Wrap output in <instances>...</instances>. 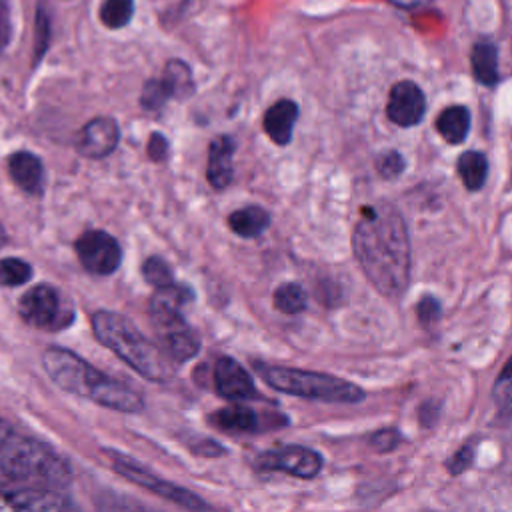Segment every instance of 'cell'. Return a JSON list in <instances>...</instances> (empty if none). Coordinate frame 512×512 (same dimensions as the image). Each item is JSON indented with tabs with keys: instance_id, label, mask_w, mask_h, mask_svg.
I'll list each match as a JSON object with an SVG mask.
<instances>
[{
	"instance_id": "cell-1",
	"label": "cell",
	"mask_w": 512,
	"mask_h": 512,
	"mask_svg": "<svg viewBox=\"0 0 512 512\" xmlns=\"http://www.w3.org/2000/svg\"><path fill=\"white\" fill-rule=\"evenodd\" d=\"M354 254L374 284L388 296H400L410 278V246L402 216L390 204L366 206L352 234Z\"/></svg>"
},
{
	"instance_id": "cell-2",
	"label": "cell",
	"mask_w": 512,
	"mask_h": 512,
	"mask_svg": "<svg viewBox=\"0 0 512 512\" xmlns=\"http://www.w3.org/2000/svg\"><path fill=\"white\" fill-rule=\"evenodd\" d=\"M70 480V466L58 452L0 418V486L58 492Z\"/></svg>"
},
{
	"instance_id": "cell-3",
	"label": "cell",
	"mask_w": 512,
	"mask_h": 512,
	"mask_svg": "<svg viewBox=\"0 0 512 512\" xmlns=\"http://www.w3.org/2000/svg\"><path fill=\"white\" fill-rule=\"evenodd\" d=\"M42 364L52 382L74 396L118 412H140L144 406V400L136 390L104 372H98L70 350L48 348L42 356Z\"/></svg>"
},
{
	"instance_id": "cell-4",
	"label": "cell",
	"mask_w": 512,
	"mask_h": 512,
	"mask_svg": "<svg viewBox=\"0 0 512 512\" xmlns=\"http://www.w3.org/2000/svg\"><path fill=\"white\" fill-rule=\"evenodd\" d=\"M92 330L96 338L110 348L120 360L146 380L164 382L172 376L170 358L152 344L126 316L98 310L92 314Z\"/></svg>"
},
{
	"instance_id": "cell-5",
	"label": "cell",
	"mask_w": 512,
	"mask_h": 512,
	"mask_svg": "<svg viewBox=\"0 0 512 512\" xmlns=\"http://www.w3.org/2000/svg\"><path fill=\"white\" fill-rule=\"evenodd\" d=\"M192 298L186 286L172 284L168 288L156 290L150 300V318L158 334L162 352L174 362H186L196 356L200 340L196 332L182 318V304Z\"/></svg>"
},
{
	"instance_id": "cell-6",
	"label": "cell",
	"mask_w": 512,
	"mask_h": 512,
	"mask_svg": "<svg viewBox=\"0 0 512 512\" xmlns=\"http://www.w3.org/2000/svg\"><path fill=\"white\" fill-rule=\"evenodd\" d=\"M258 374L272 388L300 398L324 402H360L364 398V390L358 388L356 384L322 372L258 364Z\"/></svg>"
},
{
	"instance_id": "cell-7",
	"label": "cell",
	"mask_w": 512,
	"mask_h": 512,
	"mask_svg": "<svg viewBox=\"0 0 512 512\" xmlns=\"http://www.w3.org/2000/svg\"><path fill=\"white\" fill-rule=\"evenodd\" d=\"M106 454L110 456L114 468L120 474H124L132 482L144 486L146 490H152V492L160 494L162 498H166V500H170V502H174V504H178V506H182L190 512H214L212 506L206 504L200 496H196V494H192V492H188V490H184V488H180V486H176L168 480H162V478L154 476L150 470H146L144 466H140L132 458H128L120 452H112V450H108Z\"/></svg>"
},
{
	"instance_id": "cell-8",
	"label": "cell",
	"mask_w": 512,
	"mask_h": 512,
	"mask_svg": "<svg viewBox=\"0 0 512 512\" xmlns=\"http://www.w3.org/2000/svg\"><path fill=\"white\" fill-rule=\"evenodd\" d=\"M20 316L26 324L42 330H60L70 324L72 310L64 304L60 292L48 284L30 288L20 300Z\"/></svg>"
},
{
	"instance_id": "cell-9",
	"label": "cell",
	"mask_w": 512,
	"mask_h": 512,
	"mask_svg": "<svg viewBox=\"0 0 512 512\" xmlns=\"http://www.w3.org/2000/svg\"><path fill=\"white\" fill-rule=\"evenodd\" d=\"M76 254L82 266L98 276L112 274L122 258L120 246L114 236L102 230H88L76 240Z\"/></svg>"
},
{
	"instance_id": "cell-10",
	"label": "cell",
	"mask_w": 512,
	"mask_h": 512,
	"mask_svg": "<svg viewBox=\"0 0 512 512\" xmlns=\"http://www.w3.org/2000/svg\"><path fill=\"white\" fill-rule=\"evenodd\" d=\"M0 512H76V508L54 490L0 486Z\"/></svg>"
},
{
	"instance_id": "cell-11",
	"label": "cell",
	"mask_w": 512,
	"mask_h": 512,
	"mask_svg": "<svg viewBox=\"0 0 512 512\" xmlns=\"http://www.w3.org/2000/svg\"><path fill=\"white\" fill-rule=\"evenodd\" d=\"M262 470L286 472L298 478H314L322 468V456L306 446H278L258 458Z\"/></svg>"
},
{
	"instance_id": "cell-12",
	"label": "cell",
	"mask_w": 512,
	"mask_h": 512,
	"mask_svg": "<svg viewBox=\"0 0 512 512\" xmlns=\"http://www.w3.org/2000/svg\"><path fill=\"white\" fill-rule=\"evenodd\" d=\"M426 112V98L418 84L402 80L392 86L388 96L386 114L398 126H414Z\"/></svg>"
},
{
	"instance_id": "cell-13",
	"label": "cell",
	"mask_w": 512,
	"mask_h": 512,
	"mask_svg": "<svg viewBox=\"0 0 512 512\" xmlns=\"http://www.w3.org/2000/svg\"><path fill=\"white\" fill-rule=\"evenodd\" d=\"M214 386L220 396L228 400H250L256 396V388L248 372L228 356H220L214 362Z\"/></svg>"
},
{
	"instance_id": "cell-14",
	"label": "cell",
	"mask_w": 512,
	"mask_h": 512,
	"mask_svg": "<svg viewBox=\"0 0 512 512\" xmlns=\"http://www.w3.org/2000/svg\"><path fill=\"white\" fill-rule=\"evenodd\" d=\"M118 138V126L112 118H94L80 130L76 148L82 156L104 158L116 148Z\"/></svg>"
},
{
	"instance_id": "cell-15",
	"label": "cell",
	"mask_w": 512,
	"mask_h": 512,
	"mask_svg": "<svg viewBox=\"0 0 512 512\" xmlns=\"http://www.w3.org/2000/svg\"><path fill=\"white\" fill-rule=\"evenodd\" d=\"M232 158H234V140L230 136H216L208 148V170H206L208 182L214 188H226L230 184L234 174Z\"/></svg>"
},
{
	"instance_id": "cell-16",
	"label": "cell",
	"mask_w": 512,
	"mask_h": 512,
	"mask_svg": "<svg viewBox=\"0 0 512 512\" xmlns=\"http://www.w3.org/2000/svg\"><path fill=\"white\" fill-rule=\"evenodd\" d=\"M298 118V106L292 100H278L264 114V130L276 144H288Z\"/></svg>"
},
{
	"instance_id": "cell-17",
	"label": "cell",
	"mask_w": 512,
	"mask_h": 512,
	"mask_svg": "<svg viewBox=\"0 0 512 512\" xmlns=\"http://www.w3.org/2000/svg\"><path fill=\"white\" fill-rule=\"evenodd\" d=\"M8 172L12 180L30 194L42 192V162L32 152H14L8 158Z\"/></svg>"
},
{
	"instance_id": "cell-18",
	"label": "cell",
	"mask_w": 512,
	"mask_h": 512,
	"mask_svg": "<svg viewBox=\"0 0 512 512\" xmlns=\"http://www.w3.org/2000/svg\"><path fill=\"white\" fill-rule=\"evenodd\" d=\"M212 424L224 432H254L258 428V416L246 406L232 404L214 412Z\"/></svg>"
},
{
	"instance_id": "cell-19",
	"label": "cell",
	"mask_w": 512,
	"mask_h": 512,
	"mask_svg": "<svg viewBox=\"0 0 512 512\" xmlns=\"http://www.w3.org/2000/svg\"><path fill=\"white\" fill-rule=\"evenodd\" d=\"M470 128V114L464 106H450L440 112L436 120V130L438 134L450 142V144H460Z\"/></svg>"
},
{
	"instance_id": "cell-20",
	"label": "cell",
	"mask_w": 512,
	"mask_h": 512,
	"mask_svg": "<svg viewBox=\"0 0 512 512\" xmlns=\"http://www.w3.org/2000/svg\"><path fill=\"white\" fill-rule=\"evenodd\" d=\"M270 224V216L266 210L258 208V206H246L240 210H234L228 216V226L244 238H254L258 234H262Z\"/></svg>"
},
{
	"instance_id": "cell-21",
	"label": "cell",
	"mask_w": 512,
	"mask_h": 512,
	"mask_svg": "<svg viewBox=\"0 0 512 512\" xmlns=\"http://www.w3.org/2000/svg\"><path fill=\"white\" fill-rule=\"evenodd\" d=\"M472 72L474 76L486 84L492 86L498 80V54L494 44L490 42H478L472 50Z\"/></svg>"
},
{
	"instance_id": "cell-22",
	"label": "cell",
	"mask_w": 512,
	"mask_h": 512,
	"mask_svg": "<svg viewBox=\"0 0 512 512\" xmlns=\"http://www.w3.org/2000/svg\"><path fill=\"white\" fill-rule=\"evenodd\" d=\"M458 174L468 190L482 188L488 174V160L482 152L470 150L458 158Z\"/></svg>"
},
{
	"instance_id": "cell-23",
	"label": "cell",
	"mask_w": 512,
	"mask_h": 512,
	"mask_svg": "<svg viewBox=\"0 0 512 512\" xmlns=\"http://www.w3.org/2000/svg\"><path fill=\"white\" fill-rule=\"evenodd\" d=\"M162 78L172 88V96L174 98H186V96L192 94V88H194L192 74H190V68L184 62H180V60L166 62Z\"/></svg>"
},
{
	"instance_id": "cell-24",
	"label": "cell",
	"mask_w": 512,
	"mask_h": 512,
	"mask_svg": "<svg viewBox=\"0 0 512 512\" xmlns=\"http://www.w3.org/2000/svg\"><path fill=\"white\" fill-rule=\"evenodd\" d=\"M274 306L284 314H296L306 308V292L296 282H286L274 292Z\"/></svg>"
},
{
	"instance_id": "cell-25",
	"label": "cell",
	"mask_w": 512,
	"mask_h": 512,
	"mask_svg": "<svg viewBox=\"0 0 512 512\" xmlns=\"http://www.w3.org/2000/svg\"><path fill=\"white\" fill-rule=\"evenodd\" d=\"M134 14V0H104L100 8V20L108 28H122Z\"/></svg>"
},
{
	"instance_id": "cell-26",
	"label": "cell",
	"mask_w": 512,
	"mask_h": 512,
	"mask_svg": "<svg viewBox=\"0 0 512 512\" xmlns=\"http://www.w3.org/2000/svg\"><path fill=\"white\" fill-rule=\"evenodd\" d=\"M96 512H156V510L148 508L146 504H142L126 494L106 492L98 498Z\"/></svg>"
},
{
	"instance_id": "cell-27",
	"label": "cell",
	"mask_w": 512,
	"mask_h": 512,
	"mask_svg": "<svg viewBox=\"0 0 512 512\" xmlns=\"http://www.w3.org/2000/svg\"><path fill=\"white\" fill-rule=\"evenodd\" d=\"M32 278V268L20 258H2L0 260V284L2 286H20Z\"/></svg>"
},
{
	"instance_id": "cell-28",
	"label": "cell",
	"mask_w": 512,
	"mask_h": 512,
	"mask_svg": "<svg viewBox=\"0 0 512 512\" xmlns=\"http://www.w3.org/2000/svg\"><path fill=\"white\" fill-rule=\"evenodd\" d=\"M142 274H144L148 284L156 286V290L168 288V286L174 284V274H172L170 266L166 264V260H162L160 256L146 258V262L142 266Z\"/></svg>"
},
{
	"instance_id": "cell-29",
	"label": "cell",
	"mask_w": 512,
	"mask_h": 512,
	"mask_svg": "<svg viewBox=\"0 0 512 512\" xmlns=\"http://www.w3.org/2000/svg\"><path fill=\"white\" fill-rule=\"evenodd\" d=\"M168 98H174L172 88L168 86V82L164 78H154V80H148L144 84L140 100H142V106L146 110H158L166 104Z\"/></svg>"
},
{
	"instance_id": "cell-30",
	"label": "cell",
	"mask_w": 512,
	"mask_h": 512,
	"mask_svg": "<svg viewBox=\"0 0 512 512\" xmlns=\"http://www.w3.org/2000/svg\"><path fill=\"white\" fill-rule=\"evenodd\" d=\"M494 402L500 412H512V358L506 362L494 384Z\"/></svg>"
},
{
	"instance_id": "cell-31",
	"label": "cell",
	"mask_w": 512,
	"mask_h": 512,
	"mask_svg": "<svg viewBox=\"0 0 512 512\" xmlns=\"http://www.w3.org/2000/svg\"><path fill=\"white\" fill-rule=\"evenodd\" d=\"M402 168H404V160L396 150L382 154L378 160V172L384 178H396L402 172Z\"/></svg>"
},
{
	"instance_id": "cell-32",
	"label": "cell",
	"mask_w": 512,
	"mask_h": 512,
	"mask_svg": "<svg viewBox=\"0 0 512 512\" xmlns=\"http://www.w3.org/2000/svg\"><path fill=\"white\" fill-rule=\"evenodd\" d=\"M48 42V16L44 6H38L36 12V48H34V58H42V52Z\"/></svg>"
},
{
	"instance_id": "cell-33",
	"label": "cell",
	"mask_w": 512,
	"mask_h": 512,
	"mask_svg": "<svg viewBox=\"0 0 512 512\" xmlns=\"http://www.w3.org/2000/svg\"><path fill=\"white\" fill-rule=\"evenodd\" d=\"M166 154H168V140L162 134L154 132L148 140V156L156 162H162L166 158Z\"/></svg>"
},
{
	"instance_id": "cell-34",
	"label": "cell",
	"mask_w": 512,
	"mask_h": 512,
	"mask_svg": "<svg viewBox=\"0 0 512 512\" xmlns=\"http://www.w3.org/2000/svg\"><path fill=\"white\" fill-rule=\"evenodd\" d=\"M398 440H400V436H398L396 430H380V432L372 438V444H374L376 448H380V450H390V448H394V446L398 444Z\"/></svg>"
},
{
	"instance_id": "cell-35",
	"label": "cell",
	"mask_w": 512,
	"mask_h": 512,
	"mask_svg": "<svg viewBox=\"0 0 512 512\" xmlns=\"http://www.w3.org/2000/svg\"><path fill=\"white\" fill-rule=\"evenodd\" d=\"M470 460H472V448L470 446H464L452 460H450V470L456 474V472H460V470H464L468 464H470Z\"/></svg>"
},
{
	"instance_id": "cell-36",
	"label": "cell",
	"mask_w": 512,
	"mask_h": 512,
	"mask_svg": "<svg viewBox=\"0 0 512 512\" xmlns=\"http://www.w3.org/2000/svg\"><path fill=\"white\" fill-rule=\"evenodd\" d=\"M388 2L400 8H416V6H422L426 0H388Z\"/></svg>"
},
{
	"instance_id": "cell-37",
	"label": "cell",
	"mask_w": 512,
	"mask_h": 512,
	"mask_svg": "<svg viewBox=\"0 0 512 512\" xmlns=\"http://www.w3.org/2000/svg\"><path fill=\"white\" fill-rule=\"evenodd\" d=\"M4 242H6V234H4V228H2V224H0V248L4 246Z\"/></svg>"
},
{
	"instance_id": "cell-38",
	"label": "cell",
	"mask_w": 512,
	"mask_h": 512,
	"mask_svg": "<svg viewBox=\"0 0 512 512\" xmlns=\"http://www.w3.org/2000/svg\"><path fill=\"white\" fill-rule=\"evenodd\" d=\"M2 42H4V34H2V28H0V46H2Z\"/></svg>"
}]
</instances>
